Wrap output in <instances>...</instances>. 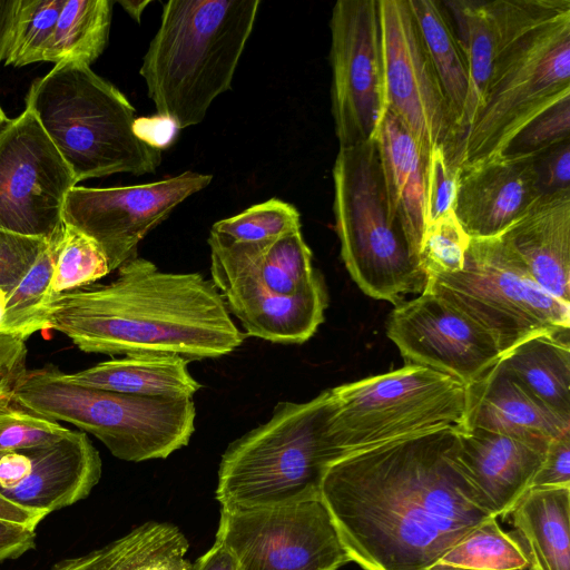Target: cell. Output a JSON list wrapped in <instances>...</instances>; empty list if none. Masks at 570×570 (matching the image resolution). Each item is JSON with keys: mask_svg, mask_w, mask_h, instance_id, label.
I'll use <instances>...</instances> for the list:
<instances>
[{"mask_svg": "<svg viewBox=\"0 0 570 570\" xmlns=\"http://www.w3.org/2000/svg\"><path fill=\"white\" fill-rule=\"evenodd\" d=\"M458 430L400 438L330 465L321 500L352 561L364 570H429L494 517L459 462Z\"/></svg>", "mask_w": 570, "mask_h": 570, "instance_id": "cell-1", "label": "cell"}, {"mask_svg": "<svg viewBox=\"0 0 570 570\" xmlns=\"http://www.w3.org/2000/svg\"><path fill=\"white\" fill-rule=\"evenodd\" d=\"M45 317L47 330L86 353L174 354L190 362L227 355L245 338L212 281L164 272L138 256L111 283L58 296Z\"/></svg>", "mask_w": 570, "mask_h": 570, "instance_id": "cell-2", "label": "cell"}, {"mask_svg": "<svg viewBox=\"0 0 570 570\" xmlns=\"http://www.w3.org/2000/svg\"><path fill=\"white\" fill-rule=\"evenodd\" d=\"M259 0H170L139 70L157 115L178 129L203 121L232 87Z\"/></svg>", "mask_w": 570, "mask_h": 570, "instance_id": "cell-3", "label": "cell"}, {"mask_svg": "<svg viewBox=\"0 0 570 570\" xmlns=\"http://www.w3.org/2000/svg\"><path fill=\"white\" fill-rule=\"evenodd\" d=\"M31 110L77 183L118 173L154 174L161 149L135 132L136 111L126 96L90 66L56 63L27 95Z\"/></svg>", "mask_w": 570, "mask_h": 570, "instance_id": "cell-4", "label": "cell"}, {"mask_svg": "<svg viewBox=\"0 0 570 570\" xmlns=\"http://www.w3.org/2000/svg\"><path fill=\"white\" fill-rule=\"evenodd\" d=\"M328 412V390L306 402H279L265 423L233 441L218 468L220 507L321 500L323 478L340 459L327 434Z\"/></svg>", "mask_w": 570, "mask_h": 570, "instance_id": "cell-5", "label": "cell"}, {"mask_svg": "<svg viewBox=\"0 0 570 570\" xmlns=\"http://www.w3.org/2000/svg\"><path fill=\"white\" fill-rule=\"evenodd\" d=\"M570 97V1L550 10L497 58L480 111L456 146L453 165L501 156L534 118Z\"/></svg>", "mask_w": 570, "mask_h": 570, "instance_id": "cell-6", "label": "cell"}, {"mask_svg": "<svg viewBox=\"0 0 570 570\" xmlns=\"http://www.w3.org/2000/svg\"><path fill=\"white\" fill-rule=\"evenodd\" d=\"M14 404L92 434L120 460L166 459L195 431L193 399L146 397L73 384L56 367L28 371Z\"/></svg>", "mask_w": 570, "mask_h": 570, "instance_id": "cell-7", "label": "cell"}, {"mask_svg": "<svg viewBox=\"0 0 570 570\" xmlns=\"http://www.w3.org/2000/svg\"><path fill=\"white\" fill-rule=\"evenodd\" d=\"M333 184L335 230L353 281L366 295L394 305L407 294H421L429 278L390 217L375 139L338 149Z\"/></svg>", "mask_w": 570, "mask_h": 570, "instance_id": "cell-8", "label": "cell"}, {"mask_svg": "<svg viewBox=\"0 0 570 570\" xmlns=\"http://www.w3.org/2000/svg\"><path fill=\"white\" fill-rule=\"evenodd\" d=\"M328 394L327 434L341 459L400 438L462 426L468 385L441 372L405 364L328 389Z\"/></svg>", "mask_w": 570, "mask_h": 570, "instance_id": "cell-9", "label": "cell"}, {"mask_svg": "<svg viewBox=\"0 0 570 570\" xmlns=\"http://www.w3.org/2000/svg\"><path fill=\"white\" fill-rule=\"evenodd\" d=\"M426 291L484 328L501 355L544 332L570 328V304L529 276L501 238H471L463 268L429 277Z\"/></svg>", "mask_w": 570, "mask_h": 570, "instance_id": "cell-10", "label": "cell"}, {"mask_svg": "<svg viewBox=\"0 0 570 570\" xmlns=\"http://www.w3.org/2000/svg\"><path fill=\"white\" fill-rule=\"evenodd\" d=\"M215 541L238 570H337L352 561L322 500L222 508Z\"/></svg>", "mask_w": 570, "mask_h": 570, "instance_id": "cell-11", "label": "cell"}, {"mask_svg": "<svg viewBox=\"0 0 570 570\" xmlns=\"http://www.w3.org/2000/svg\"><path fill=\"white\" fill-rule=\"evenodd\" d=\"M377 11L385 109L411 134L425 160L433 147L443 146L452 164L458 124L409 0H377Z\"/></svg>", "mask_w": 570, "mask_h": 570, "instance_id": "cell-12", "label": "cell"}, {"mask_svg": "<svg viewBox=\"0 0 570 570\" xmlns=\"http://www.w3.org/2000/svg\"><path fill=\"white\" fill-rule=\"evenodd\" d=\"M75 176L28 108L0 137V228L49 242Z\"/></svg>", "mask_w": 570, "mask_h": 570, "instance_id": "cell-13", "label": "cell"}, {"mask_svg": "<svg viewBox=\"0 0 570 570\" xmlns=\"http://www.w3.org/2000/svg\"><path fill=\"white\" fill-rule=\"evenodd\" d=\"M331 111L340 148L374 139L385 109L377 0H338L330 20Z\"/></svg>", "mask_w": 570, "mask_h": 570, "instance_id": "cell-14", "label": "cell"}, {"mask_svg": "<svg viewBox=\"0 0 570 570\" xmlns=\"http://www.w3.org/2000/svg\"><path fill=\"white\" fill-rule=\"evenodd\" d=\"M212 175L184 171L163 180L119 187L75 186L66 196L62 222L90 237L110 272L137 257L139 243L186 198L207 187Z\"/></svg>", "mask_w": 570, "mask_h": 570, "instance_id": "cell-15", "label": "cell"}, {"mask_svg": "<svg viewBox=\"0 0 570 570\" xmlns=\"http://www.w3.org/2000/svg\"><path fill=\"white\" fill-rule=\"evenodd\" d=\"M386 333L406 364L441 372L466 385L482 377L502 356L484 328L426 289L395 305Z\"/></svg>", "mask_w": 570, "mask_h": 570, "instance_id": "cell-16", "label": "cell"}, {"mask_svg": "<svg viewBox=\"0 0 570 570\" xmlns=\"http://www.w3.org/2000/svg\"><path fill=\"white\" fill-rule=\"evenodd\" d=\"M101 470L100 454L87 434L70 431L49 444L0 451V493L49 514L88 497Z\"/></svg>", "mask_w": 570, "mask_h": 570, "instance_id": "cell-17", "label": "cell"}, {"mask_svg": "<svg viewBox=\"0 0 570 570\" xmlns=\"http://www.w3.org/2000/svg\"><path fill=\"white\" fill-rule=\"evenodd\" d=\"M534 157L504 154L460 168L453 212L471 238L502 235L540 198Z\"/></svg>", "mask_w": 570, "mask_h": 570, "instance_id": "cell-18", "label": "cell"}, {"mask_svg": "<svg viewBox=\"0 0 570 570\" xmlns=\"http://www.w3.org/2000/svg\"><path fill=\"white\" fill-rule=\"evenodd\" d=\"M553 2L554 0L443 2L453 18L469 73V91L459 125L458 141L480 111L497 58L515 37L542 18Z\"/></svg>", "mask_w": 570, "mask_h": 570, "instance_id": "cell-19", "label": "cell"}, {"mask_svg": "<svg viewBox=\"0 0 570 570\" xmlns=\"http://www.w3.org/2000/svg\"><path fill=\"white\" fill-rule=\"evenodd\" d=\"M458 459L484 508L508 515L529 491L550 443L479 428L458 430Z\"/></svg>", "mask_w": 570, "mask_h": 570, "instance_id": "cell-20", "label": "cell"}, {"mask_svg": "<svg viewBox=\"0 0 570 570\" xmlns=\"http://www.w3.org/2000/svg\"><path fill=\"white\" fill-rule=\"evenodd\" d=\"M499 237L537 285L570 304V189L541 195Z\"/></svg>", "mask_w": 570, "mask_h": 570, "instance_id": "cell-21", "label": "cell"}, {"mask_svg": "<svg viewBox=\"0 0 570 570\" xmlns=\"http://www.w3.org/2000/svg\"><path fill=\"white\" fill-rule=\"evenodd\" d=\"M229 314L246 335L281 344L308 341L324 322L327 292L317 272L312 282L293 295H279L257 285L235 279L217 288Z\"/></svg>", "mask_w": 570, "mask_h": 570, "instance_id": "cell-22", "label": "cell"}, {"mask_svg": "<svg viewBox=\"0 0 570 570\" xmlns=\"http://www.w3.org/2000/svg\"><path fill=\"white\" fill-rule=\"evenodd\" d=\"M208 245L216 288L244 279L273 294L293 295L317 273L301 230L261 243L219 244L208 239Z\"/></svg>", "mask_w": 570, "mask_h": 570, "instance_id": "cell-23", "label": "cell"}, {"mask_svg": "<svg viewBox=\"0 0 570 570\" xmlns=\"http://www.w3.org/2000/svg\"><path fill=\"white\" fill-rule=\"evenodd\" d=\"M462 428L549 443L570 433V421L548 409L497 363L468 385Z\"/></svg>", "mask_w": 570, "mask_h": 570, "instance_id": "cell-24", "label": "cell"}, {"mask_svg": "<svg viewBox=\"0 0 570 570\" xmlns=\"http://www.w3.org/2000/svg\"><path fill=\"white\" fill-rule=\"evenodd\" d=\"M390 217L419 254L425 218V163L416 141L400 120L385 111L376 129Z\"/></svg>", "mask_w": 570, "mask_h": 570, "instance_id": "cell-25", "label": "cell"}, {"mask_svg": "<svg viewBox=\"0 0 570 570\" xmlns=\"http://www.w3.org/2000/svg\"><path fill=\"white\" fill-rule=\"evenodd\" d=\"M188 363L174 354H136L63 375L73 384L117 393L191 399L202 386L189 373Z\"/></svg>", "mask_w": 570, "mask_h": 570, "instance_id": "cell-26", "label": "cell"}, {"mask_svg": "<svg viewBox=\"0 0 570 570\" xmlns=\"http://www.w3.org/2000/svg\"><path fill=\"white\" fill-rule=\"evenodd\" d=\"M188 548L176 525L149 521L100 549L63 559L50 570H189Z\"/></svg>", "mask_w": 570, "mask_h": 570, "instance_id": "cell-27", "label": "cell"}, {"mask_svg": "<svg viewBox=\"0 0 570 570\" xmlns=\"http://www.w3.org/2000/svg\"><path fill=\"white\" fill-rule=\"evenodd\" d=\"M509 515L531 570H570V487L531 488Z\"/></svg>", "mask_w": 570, "mask_h": 570, "instance_id": "cell-28", "label": "cell"}, {"mask_svg": "<svg viewBox=\"0 0 570 570\" xmlns=\"http://www.w3.org/2000/svg\"><path fill=\"white\" fill-rule=\"evenodd\" d=\"M498 364L548 409L570 421L569 330L533 335L503 354Z\"/></svg>", "mask_w": 570, "mask_h": 570, "instance_id": "cell-29", "label": "cell"}, {"mask_svg": "<svg viewBox=\"0 0 570 570\" xmlns=\"http://www.w3.org/2000/svg\"><path fill=\"white\" fill-rule=\"evenodd\" d=\"M422 41L459 125L469 91L466 58L443 2L409 0Z\"/></svg>", "mask_w": 570, "mask_h": 570, "instance_id": "cell-30", "label": "cell"}, {"mask_svg": "<svg viewBox=\"0 0 570 570\" xmlns=\"http://www.w3.org/2000/svg\"><path fill=\"white\" fill-rule=\"evenodd\" d=\"M114 1L65 0L43 61L90 66L105 50Z\"/></svg>", "mask_w": 570, "mask_h": 570, "instance_id": "cell-31", "label": "cell"}, {"mask_svg": "<svg viewBox=\"0 0 570 570\" xmlns=\"http://www.w3.org/2000/svg\"><path fill=\"white\" fill-rule=\"evenodd\" d=\"M521 541L503 531L497 517L472 529L429 570H524Z\"/></svg>", "mask_w": 570, "mask_h": 570, "instance_id": "cell-32", "label": "cell"}, {"mask_svg": "<svg viewBox=\"0 0 570 570\" xmlns=\"http://www.w3.org/2000/svg\"><path fill=\"white\" fill-rule=\"evenodd\" d=\"M56 256L55 235L21 281L8 294L2 332L27 340L36 332L47 330L45 315Z\"/></svg>", "mask_w": 570, "mask_h": 570, "instance_id": "cell-33", "label": "cell"}, {"mask_svg": "<svg viewBox=\"0 0 570 570\" xmlns=\"http://www.w3.org/2000/svg\"><path fill=\"white\" fill-rule=\"evenodd\" d=\"M56 244L57 256L47 306L58 296L87 287L110 273L99 246L80 230L63 224L56 234Z\"/></svg>", "mask_w": 570, "mask_h": 570, "instance_id": "cell-34", "label": "cell"}, {"mask_svg": "<svg viewBox=\"0 0 570 570\" xmlns=\"http://www.w3.org/2000/svg\"><path fill=\"white\" fill-rule=\"evenodd\" d=\"M297 230H301L298 210L286 202L272 198L216 222L208 239L219 244L261 243Z\"/></svg>", "mask_w": 570, "mask_h": 570, "instance_id": "cell-35", "label": "cell"}, {"mask_svg": "<svg viewBox=\"0 0 570 570\" xmlns=\"http://www.w3.org/2000/svg\"><path fill=\"white\" fill-rule=\"evenodd\" d=\"M65 0H20L6 66L22 67L45 59Z\"/></svg>", "mask_w": 570, "mask_h": 570, "instance_id": "cell-36", "label": "cell"}, {"mask_svg": "<svg viewBox=\"0 0 570 570\" xmlns=\"http://www.w3.org/2000/svg\"><path fill=\"white\" fill-rule=\"evenodd\" d=\"M470 240L453 209L428 223L419 248L420 263L428 278L460 272Z\"/></svg>", "mask_w": 570, "mask_h": 570, "instance_id": "cell-37", "label": "cell"}, {"mask_svg": "<svg viewBox=\"0 0 570 570\" xmlns=\"http://www.w3.org/2000/svg\"><path fill=\"white\" fill-rule=\"evenodd\" d=\"M70 431L57 421L33 414L18 405L0 411V451L49 444L65 438Z\"/></svg>", "mask_w": 570, "mask_h": 570, "instance_id": "cell-38", "label": "cell"}, {"mask_svg": "<svg viewBox=\"0 0 570 570\" xmlns=\"http://www.w3.org/2000/svg\"><path fill=\"white\" fill-rule=\"evenodd\" d=\"M569 134L570 97H566L525 126L504 154L537 156L569 140Z\"/></svg>", "mask_w": 570, "mask_h": 570, "instance_id": "cell-39", "label": "cell"}, {"mask_svg": "<svg viewBox=\"0 0 570 570\" xmlns=\"http://www.w3.org/2000/svg\"><path fill=\"white\" fill-rule=\"evenodd\" d=\"M443 146L431 149L425 163V218L426 224L453 209L459 177Z\"/></svg>", "mask_w": 570, "mask_h": 570, "instance_id": "cell-40", "label": "cell"}, {"mask_svg": "<svg viewBox=\"0 0 570 570\" xmlns=\"http://www.w3.org/2000/svg\"><path fill=\"white\" fill-rule=\"evenodd\" d=\"M47 240L0 228V288L9 294L37 261Z\"/></svg>", "mask_w": 570, "mask_h": 570, "instance_id": "cell-41", "label": "cell"}, {"mask_svg": "<svg viewBox=\"0 0 570 570\" xmlns=\"http://www.w3.org/2000/svg\"><path fill=\"white\" fill-rule=\"evenodd\" d=\"M26 340L0 332V411L14 405V395L27 370Z\"/></svg>", "mask_w": 570, "mask_h": 570, "instance_id": "cell-42", "label": "cell"}, {"mask_svg": "<svg viewBox=\"0 0 570 570\" xmlns=\"http://www.w3.org/2000/svg\"><path fill=\"white\" fill-rule=\"evenodd\" d=\"M541 194L570 189V141L558 144L534 157Z\"/></svg>", "mask_w": 570, "mask_h": 570, "instance_id": "cell-43", "label": "cell"}, {"mask_svg": "<svg viewBox=\"0 0 570 570\" xmlns=\"http://www.w3.org/2000/svg\"><path fill=\"white\" fill-rule=\"evenodd\" d=\"M554 487H570V433L550 441L531 484V488Z\"/></svg>", "mask_w": 570, "mask_h": 570, "instance_id": "cell-44", "label": "cell"}, {"mask_svg": "<svg viewBox=\"0 0 570 570\" xmlns=\"http://www.w3.org/2000/svg\"><path fill=\"white\" fill-rule=\"evenodd\" d=\"M36 529L0 519V562L21 557L36 548Z\"/></svg>", "mask_w": 570, "mask_h": 570, "instance_id": "cell-45", "label": "cell"}, {"mask_svg": "<svg viewBox=\"0 0 570 570\" xmlns=\"http://www.w3.org/2000/svg\"><path fill=\"white\" fill-rule=\"evenodd\" d=\"M134 129L142 141L163 150L164 147L173 141L178 128L170 119L155 115L148 118H137Z\"/></svg>", "mask_w": 570, "mask_h": 570, "instance_id": "cell-46", "label": "cell"}, {"mask_svg": "<svg viewBox=\"0 0 570 570\" xmlns=\"http://www.w3.org/2000/svg\"><path fill=\"white\" fill-rule=\"evenodd\" d=\"M47 515L46 512L21 507L0 493V519L36 529Z\"/></svg>", "mask_w": 570, "mask_h": 570, "instance_id": "cell-47", "label": "cell"}, {"mask_svg": "<svg viewBox=\"0 0 570 570\" xmlns=\"http://www.w3.org/2000/svg\"><path fill=\"white\" fill-rule=\"evenodd\" d=\"M189 570H238L227 550L215 541L213 547L191 563Z\"/></svg>", "mask_w": 570, "mask_h": 570, "instance_id": "cell-48", "label": "cell"}, {"mask_svg": "<svg viewBox=\"0 0 570 570\" xmlns=\"http://www.w3.org/2000/svg\"><path fill=\"white\" fill-rule=\"evenodd\" d=\"M20 0H0V62L4 60Z\"/></svg>", "mask_w": 570, "mask_h": 570, "instance_id": "cell-49", "label": "cell"}, {"mask_svg": "<svg viewBox=\"0 0 570 570\" xmlns=\"http://www.w3.org/2000/svg\"><path fill=\"white\" fill-rule=\"evenodd\" d=\"M118 3L122 6L125 11L132 19H135L137 22H139L144 9L150 3V1L149 0H147V1L119 0Z\"/></svg>", "mask_w": 570, "mask_h": 570, "instance_id": "cell-50", "label": "cell"}, {"mask_svg": "<svg viewBox=\"0 0 570 570\" xmlns=\"http://www.w3.org/2000/svg\"><path fill=\"white\" fill-rule=\"evenodd\" d=\"M7 296L8 294L0 288V332H2L6 320Z\"/></svg>", "mask_w": 570, "mask_h": 570, "instance_id": "cell-51", "label": "cell"}, {"mask_svg": "<svg viewBox=\"0 0 570 570\" xmlns=\"http://www.w3.org/2000/svg\"><path fill=\"white\" fill-rule=\"evenodd\" d=\"M12 122V119H9L6 114L3 112L1 106H0V137L2 134L7 130V128Z\"/></svg>", "mask_w": 570, "mask_h": 570, "instance_id": "cell-52", "label": "cell"}]
</instances>
